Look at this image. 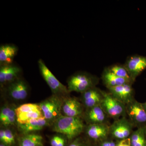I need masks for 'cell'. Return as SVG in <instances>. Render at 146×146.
I'll return each mask as SVG.
<instances>
[{
	"label": "cell",
	"mask_w": 146,
	"mask_h": 146,
	"mask_svg": "<svg viewBox=\"0 0 146 146\" xmlns=\"http://www.w3.org/2000/svg\"><path fill=\"white\" fill-rule=\"evenodd\" d=\"M102 78L103 82L107 88L119 86L125 84H133L128 80L117 76L110 72L108 68H106L104 71Z\"/></svg>",
	"instance_id": "20"
},
{
	"label": "cell",
	"mask_w": 146,
	"mask_h": 146,
	"mask_svg": "<svg viewBox=\"0 0 146 146\" xmlns=\"http://www.w3.org/2000/svg\"><path fill=\"white\" fill-rule=\"evenodd\" d=\"M83 118L61 115L51 124L52 129L57 133L63 134L68 141H72L84 132L86 125Z\"/></svg>",
	"instance_id": "1"
},
{
	"label": "cell",
	"mask_w": 146,
	"mask_h": 146,
	"mask_svg": "<svg viewBox=\"0 0 146 146\" xmlns=\"http://www.w3.org/2000/svg\"><path fill=\"white\" fill-rule=\"evenodd\" d=\"M107 68L110 72L117 76L128 80L132 83L134 82L132 81L129 73L124 65L115 64Z\"/></svg>",
	"instance_id": "23"
},
{
	"label": "cell",
	"mask_w": 146,
	"mask_h": 146,
	"mask_svg": "<svg viewBox=\"0 0 146 146\" xmlns=\"http://www.w3.org/2000/svg\"><path fill=\"white\" fill-rule=\"evenodd\" d=\"M143 106L144 108H145V109L146 111V102L143 103Z\"/></svg>",
	"instance_id": "29"
},
{
	"label": "cell",
	"mask_w": 146,
	"mask_h": 146,
	"mask_svg": "<svg viewBox=\"0 0 146 146\" xmlns=\"http://www.w3.org/2000/svg\"><path fill=\"white\" fill-rule=\"evenodd\" d=\"M16 108L11 105L3 106L0 111V122L4 127L17 125Z\"/></svg>",
	"instance_id": "17"
},
{
	"label": "cell",
	"mask_w": 146,
	"mask_h": 146,
	"mask_svg": "<svg viewBox=\"0 0 146 146\" xmlns=\"http://www.w3.org/2000/svg\"><path fill=\"white\" fill-rule=\"evenodd\" d=\"M18 124H24L31 120L44 117L41 108L36 104H25L16 108Z\"/></svg>",
	"instance_id": "8"
},
{
	"label": "cell",
	"mask_w": 146,
	"mask_h": 146,
	"mask_svg": "<svg viewBox=\"0 0 146 146\" xmlns=\"http://www.w3.org/2000/svg\"><path fill=\"white\" fill-rule=\"evenodd\" d=\"M134 127L127 117L114 120L110 125V137L116 141L129 138Z\"/></svg>",
	"instance_id": "6"
},
{
	"label": "cell",
	"mask_w": 146,
	"mask_h": 146,
	"mask_svg": "<svg viewBox=\"0 0 146 146\" xmlns=\"http://www.w3.org/2000/svg\"><path fill=\"white\" fill-rule=\"evenodd\" d=\"M21 72V68L13 64L1 66L0 85L1 88L4 89L9 84L20 78Z\"/></svg>",
	"instance_id": "16"
},
{
	"label": "cell",
	"mask_w": 146,
	"mask_h": 146,
	"mask_svg": "<svg viewBox=\"0 0 146 146\" xmlns=\"http://www.w3.org/2000/svg\"><path fill=\"white\" fill-rule=\"evenodd\" d=\"M4 89L9 98L16 102L26 99L29 92L28 84L21 77L9 84Z\"/></svg>",
	"instance_id": "9"
},
{
	"label": "cell",
	"mask_w": 146,
	"mask_h": 146,
	"mask_svg": "<svg viewBox=\"0 0 146 146\" xmlns=\"http://www.w3.org/2000/svg\"><path fill=\"white\" fill-rule=\"evenodd\" d=\"M0 146H7L6 145H4V144L1 143V145H0Z\"/></svg>",
	"instance_id": "30"
},
{
	"label": "cell",
	"mask_w": 146,
	"mask_h": 146,
	"mask_svg": "<svg viewBox=\"0 0 146 146\" xmlns=\"http://www.w3.org/2000/svg\"><path fill=\"white\" fill-rule=\"evenodd\" d=\"M99 146H117V141L110 138H107L99 143Z\"/></svg>",
	"instance_id": "27"
},
{
	"label": "cell",
	"mask_w": 146,
	"mask_h": 146,
	"mask_svg": "<svg viewBox=\"0 0 146 146\" xmlns=\"http://www.w3.org/2000/svg\"><path fill=\"white\" fill-rule=\"evenodd\" d=\"M68 139L63 134L57 133L52 137L50 140L51 146H65Z\"/></svg>",
	"instance_id": "24"
},
{
	"label": "cell",
	"mask_w": 146,
	"mask_h": 146,
	"mask_svg": "<svg viewBox=\"0 0 146 146\" xmlns=\"http://www.w3.org/2000/svg\"><path fill=\"white\" fill-rule=\"evenodd\" d=\"M98 78L96 76L84 72L75 73L68 79V89L70 93L73 91L83 93L89 89L96 86Z\"/></svg>",
	"instance_id": "2"
},
{
	"label": "cell",
	"mask_w": 146,
	"mask_h": 146,
	"mask_svg": "<svg viewBox=\"0 0 146 146\" xmlns=\"http://www.w3.org/2000/svg\"><path fill=\"white\" fill-rule=\"evenodd\" d=\"M42 136L33 133L22 134L18 139L19 146H44Z\"/></svg>",
	"instance_id": "21"
},
{
	"label": "cell",
	"mask_w": 146,
	"mask_h": 146,
	"mask_svg": "<svg viewBox=\"0 0 146 146\" xmlns=\"http://www.w3.org/2000/svg\"><path fill=\"white\" fill-rule=\"evenodd\" d=\"M103 97V91L94 86L82 93L80 100L86 109L100 105Z\"/></svg>",
	"instance_id": "15"
},
{
	"label": "cell",
	"mask_w": 146,
	"mask_h": 146,
	"mask_svg": "<svg viewBox=\"0 0 146 146\" xmlns=\"http://www.w3.org/2000/svg\"><path fill=\"white\" fill-rule=\"evenodd\" d=\"M85 110L80 100L77 98L71 97L70 96L63 98L61 107L62 115L82 118Z\"/></svg>",
	"instance_id": "10"
},
{
	"label": "cell",
	"mask_w": 146,
	"mask_h": 146,
	"mask_svg": "<svg viewBox=\"0 0 146 146\" xmlns=\"http://www.w3.org/2000/svg\"><path fill=\"white\" fill-rule=\"evenodd\" d=\"M50 124L44 117H42L31 120L25 123L18 124L17 126L19 131L22 134H26L42 130Z\"/></svg>",
	"instance_id": "18"
},
{
	"label": "cell",
	"mask_w": 146,
	"mask_h": 146,
	"mask_svg": "<svg viewBox=\"0 0 146 146\" xmlns=\"http://www.w3.org/2000/svg\"><path fill=\"white\" fill-rule=\"evenodd\" d=\"M64 98L52 95L39 104L44 117L51 125L62 115L61 107Z\"/></svg>",
	"instance_id": "5"
},
{
	"label": "cell",
	"mask_w": 146,
	"mask_h": 146,
	"mask_svg": "<svg viewBox=\"0 0 146 146\" xmlns=\"http://www.w3.org/2000/svg\"><path fill=\"white\" fill-rule=\"evenodd\" d=\"M110 125L107 124L86 125L84 132L89 140L99 143L110 137Z\"/></svg>",
	"instance_id": "11"
},
{
	"label": "cell",
	"mask_w": 146,
	"mask_h": 146,
	"mask_svg": "<svg viewBox=\"0 0 146 146\" xmlns=\"http://www.w3.org/2000/svg\"><path fill=\"white\" fill-rule=\"evenodd\" d=\"M129 139L131 146H146L145 127L133 131Z\"/></svg>",
	"instance_id": "22"
},
{
	"label": "cell",
	"mask_w": 146,
	"mask_h": 146,
	"mask_svg": "<svg viewBox=\"0 0 146 146\" xmlns=\"http://www.w3.org/2000/svg\"><path fill=\"white\" fill-rule=\"evenodd\" d=\"M69 146H91L88 138L79 136L72 141Z\"/></svg>",
	"instance_id": "26"
},
{
	"label": "cell",
	"mask_w": 146,
	"mask_h": 146,
	"mask_svg": "<svg viewBox=\"0 0 146 146\" xmlns=\"http://www.w3.org/2000/svg\"><path fill=\"white\" fill-rule=\"evenodd\" d=\"M38 66L41 75L51 90L52 95L62 98L69 96L68 87L62 84L47 67L42 59L38 61Z\"/></svg>",
	"instance_id": "3"
},
{
	"label": "cell",
	"mask_w": 146,
	"mask_h": 146,
	"mask_svg": "<svg viewBox=\"0 0 146 146\" xmlns=\"http://www.w3.org/2000/svg\"><path fill=\"white\" fill-rule=\"evenodd\" d=\"M99 146L98 145V146Z\"/></svg>",
	"instance_id": "32"
},
{
	"label": "cell",
	"mask_w": 146,
	"mask_h": 146,
	"mask_svg": "<svg viewBox=\"0 0 146 146\" xmlns=\"http://www.w3.org/2000/svg\"><path fill=\"white\" fill-rule=\"evenodd\" d=\"M82 118L86 125L109 124V117L100 105L85 109Z\"/></svg>",
	"instance_id": "13"
},
{
	"label": "cell",
	"mask_w": 146,
	"mask_h": 146,
	"mask_svg": "<svg viewBox=\"0 0 146 146\" xmlns=\"http://www.w3.org/2000/svg\"><path fill=\"white\" fill-rule=\"evenodd\" d=\"M123 65L134 82L136 78L146 69V56H132L128 58Z\"/></svg>",
	"instance_id": "12"
},
{
	"label": "cell",
	"mask_w": 146,
	"mask_h": 146,
	"mask_svg": "<svg viewBox=\"0 0 146 146\" xmlns=\"http://www.w3.org/2000/svg\"><path fill=\"white\" fill-rule=\"evenodd\" d=\"M117 146H131L129 138L124 140L117 141Z\"/></svg>",
	"instance_id": "28"
},
{
	"label": "cell",
	"mask_w": 146,
	"mask_h": 146,
	"mask_svg": "<svg viewBox=\"0 0 146 146\" xmlns=\"http://www.w3.org/2000/svg\"><path fill=\"white\" fill-rule=\"evenodd\" d=\"M125 106L127 117L134 127H146V111L143 103L134 99Z\"/></svg>",
	"instance_id": "7"
},
{
	"label": "cell",
	"mask_w": 146,
	"mask_h": 146,
	"mask_svg": "<svg viewBox=\"0 0 146 146\" xmlns=\"http://www.w3.org/2000/svg\"><path fill=\"white\" fill-rule=\"evenodd\" d=\"M131 84H125L119 86L107 88L109 92L116 99L126 105L135 99L134 91Z\"/></svg>",
	"instance_id": "14"
},
{
	"label": "cell",
	"mask_w": 146,
	"mask_h": 146,
	"mask_svg": "<svg viewBox=\"0 0 146 146\" xmlns=\"http://www.w3.org/2000/svg\"><path fill=\"white\" fill-rule=\"evenodd\" d=\"M103 99L101 106L109 118L114 120L127 117L125 105L116 99L109 92L103 91Z\"/></svg>",
	"instance_id": "4"
},
{
	"label": "cell",
	"mask_w": 146,
	"mask_h": 146,
	"mask_svg": "<svg viewBox=\"0 0 146 146\" xmlns=\"http://www.w3.org/2000/svg\"><path fill=\"white\" fill-rule=\"evenodd\" d=\"M18 47L11 44L2 45L0 47V65L13 64V60L18 52Z\"/></svg>",
	"instance_id": "19"
},
{
	"label": "cell",
	"mask_w": 146,
	"mask_h": 146,
	"mask_svg": "<svg viewBox=\"0 0 146 146\" xmlns=\"http://www.w3.org/2000/svg\"><path fill=\"white\" fill-rule=\"evenodd\" d=\"M145 132H146V126L145 127Z\"/></svg>",
	"instance_id": "31"
},
{
	"label": "cell",
	"mask_w": 146,
	"mask_h": 146,
	"mask_svg": "<svg viewBox=\"0 0 146 146\" xmlns=\"http://www.w3.org/2000/svg\"><path fill=\"white\" fill-rule=\"evenodd\" d=\"M6 138V145L12 146L16 143L15 133L9 127H4Z\"/></svg>",
	"instance_id": "25"
}]
</instances>
